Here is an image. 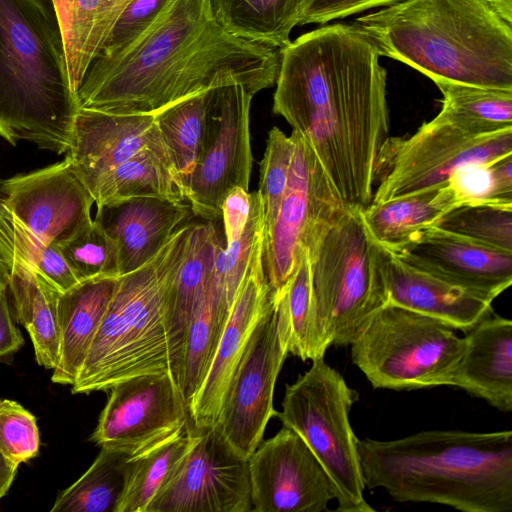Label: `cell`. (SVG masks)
Segmentation results:
<instances>
[{"label": "cell", "mask_w": 512, "mask_h": 512, "mask_svg": "<svg viewBox=\"0 0 512 512\" xmlns=\"http://www.w3.org/2000/svg\"><path fill=\"white\" fill-rule=\"evenodd\" d=\"M361 209L349 207L307 250L318 319L331 345H351L389 303L383 247Z\"/></svg>", "instance_id": "obj_7"}, {"label": "cell", "mask_w": 512, "mask_h": 512, "mask_svg": "<svg viewBox=\"0 0 512 512\" xmlns=\"http://www.w3.org/2000/svg\"><path fill=\"white\" fill-rule=\"evenodd\" d=\"M192 215L188 203L134 197L97 208L95 220L117 247L122 276L153 259Z\"/></svg>", "instance_id": "obj_22"}, {"label": "cell", "mask_w": 512, "mask_h": 512, "mask_svg": "<svg viewBox=\"0 0 512 512\" xmlns=\"http://www.w3.org/2000/svg\"><path fill=\"white\" fill-rule=\"evenodd\" d=\"M58 248L79 282L120 276L117 247L95 219L86 229L61 243Z\"/></svg>", "instance_id": "obj_40"}, {"label": "cell", "mask_w": 512, "mask_h": 512, "mask_svg": "<svg viewBox=\"0 0 512 512\" xmlns=\"http://www.w3.org/2000/svg\"><path fill=\"white\" fill-rule=\"evenodd\" d=\"M510 155L512 129L472 134L438 113L411 135L386 139L376 164L371 202L444 187L465 166Z\"/></svg>", "instance_id": "obj_10"}, {"label": "cell", "mask_w": 512, "mask_h": 512, "mask_svg": "<svg viewBox=\"0 0 512 512\" xmlns=\"http://www.w3.org/2000/svg\"><path fill=\"white\" fill-rule=\"evenodd\" d=\"M130 457L101 448L100 453L72 485L56 498L52 512H116L125 490Z\"/></svg>", "instance_id": "obj_36"}, {"label": "cell", "mask_w": 512, "mask_h": 512, "mask_svg": "<svg viewBox=\"0 0 512 512\" xmlns=\"http://www.w3.org/2000/svg\"><path fill=\"white\" fill-rule=\"evenodd\" d=\"M10 282V273L8 267L0 259V298L7 294Z\"/></svg>", "instance_id": "obj_50"}, {"label": "cell", "mask_w": 512, "mask_h": 512, "mask_svg": "<svg viewBox=\"0 0 512 512\" xmlns=\"http://www.w3.org/2000/svg\"><path fill=\"white\" fill-rule=\"evenodd\" d=\"M146 148L166 150L155 115L80 108L65 160L88 189L99 177Z\"/></svg>", "instance_id": "obj_20"}, {"label": "cell", "mask_w": 512, "mask_h": 512, "mask_svg": "<svg viewBox=\"0 0 512 512\" xmlns=\"http://www.w3.org/2000/svg\"><path fill=\"white\" fill-rule=\"evenodd\" d=\"M458 205L453 189L447 184L384 202H371L361 209V215L371 237L385 249L397 252L436 226Z\"/></svg>", "instance_id": "obj_26"}, {"label": "cell", "mask_w": 512, "mask_h": 512, "mask_svg": "<svg viewBox=\"0 0 512 512\" xmlns=\"http://www.w3.org/2000/svg\"><path fill=\"white\" fill-rule=\"evenodd\" d=\"M355 22L381 56L434 83L512 90V26L488 0H403Z\"/></svg>", "instance_id": "obj_4"}, {"label": "cell", "mask_w": 512, "mask_h": 512, "mask_svg": "<svg viewBox=\"0 0 512 512\" xmlns=\"http://www.w3.org/2000/svg\"><path fill=\"white\" fill-rule=\"evenodd\" d=\"M196 431L178 472L148 512H251L248 458L226 440L218 425Z\"/></svg>", "instance_id": "obj_15"}, {"label": "cell", "mask_w": 512, "mask_h": 512, "mask_svg": "<svg viewBox=\"0 0 512 512\" xmlns=\"http://www.w3.org/2000/svg\"><path fill=\"white\" fill-rule=\"evenodd\" d=\"M87 190L97 208L134 197L187 202L167 151L163 149L141 150L99 177Z\"/></svg>", "instance_id": "obj_29"}, {"label": "cell", "mask_w": 512, "mask_h": 512, "mask_svg": "<svg viewBox=\"0 0 512 512\" xmlns=\"http://www.w3.org/2000/svg\"><path fill=\"white\" fill-rule=\"evenodd\" d=\"M252 98L239 83L210 89L201 151L186 194L192 213L207 221L221 217L230 191L248 190L253 164Z\"/></svg>", "instance_id": "obj_12"}, {"label": "cell", "mask_w": 512, "mask_h": 512, "mask_svg": "<svg viewBox=\"0 0 512 512\" xmlns=\"http://www.w3.org/2000/svg\"><path fill=\"white\" fill-rule=\"evenodd\" d=\"M40 436L35 416L21 404L0 400V452L17 464L34 458Z\"/></svg>", "instance_id": "obj_43"}, {"label": "cell", "mask_w": 512, "mask_h": 512, "mask_svg": "<svg viewBox=\"0 0 512 512\" xmlns=\"http://www.w3.org/2000/svg\"><path fill=\"white\" fill-rule=\"evenodd\" d=\"M488 2L504 21L512 25V0H488Z\"/></svg>", "instance_id": "obj_49"}, {"label": "cell", "mask_w": 512, "mask_h": 512, "mask_svg": "<svg viewBox=\"0 0 512 512\" xmlns=\"http://www.w3.org/2000/svg\"><path fill=\"white\" fill-rule=\"evenodd\" d=\"M51 0H0V136L67 151L79 111Z\"/></svg>", "instance_id": "obj_5"}, {"label": "cell", "mask_w": 512, "mask_h": 512, "mask_svg": "<svg viewBox=\"0 0 512 512\" xmlns=\"http://www.w3.org/2000/svg\"><path fill=\"white\" fill-rule=\"evenodd\" d=\"M63 36L70 85L77 93L131 0H51Z\"/></svg>", "instance_id": "obj_28"}, {"label": "cell", "mask_w": 512, "mask_h": 512, "mask_svg": "<svg viewBox=\"0 0 512 512\" xmlns=\"http://www.w3.org/2000/svg\"><path fill=\"white\" fill-rule=\"evenodd\" d=\"M448 185L459 205H512V155L495 162L465 166L452 174Z\"/></svg>", "instance_id": "obj_41"}, {"label": "cell", "mask_w": 512, "mask_h": 512, "mask_svg": "<svg viewBox=\"0 0 512 512\" xmlns=\"http://www.w3.org/2000/svg\"><path fill=\"white\" fill-rule=\"evenodd\" d=\"M91 440L140 455L190 427L187 405L170 373L146 374L111 387Z\"/></svg>", "instance_id": "obj_14"}, {"label": "cell", "mask_w": 512, "mask_h": 512, "mask_svg": "<svg viewBox=\"0 0 512 512\" xmlns=\"http://www.w3.org/2000/svg\"><path fill=\"white\" fill-rule=\"evenodd\" d=\"M5 265L15 316L30 336L37 363L53 370L60 354L58 300L62 291L23 262L11 260Z\"/></svg>", "instance_id": "obj_27"}, {"label": "cell", "mask_w": 512, "mask_h": 512, "mask_svg": "<svg viewBox=\"0 0 512 512\" xmlns=\"http://www.w3.org/2000/svg\"><path fill=\"white\" fill-rule=\"evenodd\" d=\"M263 244L255 253L234 299L209 372L188 414L190 427L203 430L217 425L233 374L251 333L276 293L267 282Z\"/></svg>", "instance_id": "obj_18"}, {"label": "cell", "mask_w": 512, "mask_h": 512, "mask_svg": "<svg viewBox=\"0 0 512 512\" xmlns=\"http://www.w3.org/2000/svg\"><path fill=\"white\" fill-rule=\"evenodd\" d=\"M289 354L288 331L277 299L254 327L228 387L217 423L226 440L249 458L277 416L273 394Z\"/></svg>", "instance_id": "obj_13"}, {"label": "cell", "mask_w": 512, "mask_h": 512, "mask_svg": "<svg viewBox=\"0 0 512 512\" xmlns=\"http://www.w3.org/2000/svg\"><path fill=\"white\" fill-rule=\"evenodd\" d=\"M251 211V193L237 187L229 192L221 207L226 245L242 235Z\"/></svg>", "instance_id": "obj_46"}, {"label": "cell", "mask_w": 512, "mask_h": 512, "mask_svg": "<svg viewBox=\"0 0 512 512\" xmlns=\"http://www.w3.org/2000/svg\"><path fill=\"white\" fill-rule=\"evenodd\" d=\"M168 1L131 0L118 18L100 54L111 55L133 43L152 24Z\"/></svg>", "instance_id": "obj_44"}, {"label": "cell", "mask_w": 512, "mask_h": 512, "mask_svg": "<svg viewBox=\"0 0 512 512\" xmlns=\"http://www.w3.org/2000/svg\"><path fill=\"white\" fill-rule=\"evenodd\" d=\"M191 223L179 227L161 251L118 282L73 383L72 393L105 391L126 379L170 373L168 310L184 259Z\"/></svg>", "instance_id": "obj_6"}, {"label": "cell", "mask_w": 512, "mask_h": 512, "mask_svg": "<svg viewBox=\"0 0 512 512\" xmlns=\"http://www.w3.org/2000/svg\"><path fill=\"white\" fill-rule=\"evenodd\" d=\"M221 246L218 231L211 221L191 223L184 259L173 283L168 310L171 375L177 385L188 327L212 281Z\"/></svg>", "instance_id": "obj_24"}, {"label": "cell", "mask_w": 512, "mask_h": 512, "mask_svg": "<svg viewBox=\"0 0 512 512\" xmlns=\"http://www.w3.org/2000/svg\"><path fill=\"white\" fill-rule=\"evenodd\" d=\"M288 183L274 225L263 237V266L275 293L288 282L303 251L348 210L305 139L292 131Z\"/></svg>", "instance_id": "obj_11"}, {"label": "cell", "mask_w": 512, "mask_h": 512, "mask_svg": "<svg viewBox=\"0 0 512 512\" xmlns=\"http://www.w3.org/2000/svg\"><path fill=\"white\" fill-rule=\"evenodd\" d=\"M365 487L398 502L512 512V431L430 430L358 440Z\"/></svg>", "instance_id": "obj_3"}, {"label": "cell", "mask_w": 512, "mask_h": 512, "mask_svg": "<svg viewBox=\"0 0 512 512\" xmlns=\"http://www.w3.org/2000/svg\"><path fill=\"white\" fill-rule=\"evenodd\" d=\"M357 24L324 25L281 50L272 111L314 151L349 207L365 208L389 137L387 72Z\"/></svg>", "instance_id": "obj_1"}, {"label": "cell", "mask_w": 512, "mask_h": 512, "mask_svg": "<svg viewBox=\"0 0 512 512\" xmlns=\"http://www.w3.org/2000/svg\"><path fill=\"white\" fill-rule=\"evenodd\" d=\"M19 464L0 452V499L8 492L17 473Z\"/></svg>", "instance_id": "obj_48"}, {"label": "cell", "mask_w": 512, "mask_h": 512, "mask_svg": "<svg viewBox=\"0 0 512 512\" xmlns=\"http://www.w3.org/2000/svg\"><path fill=\"white\" fill-rule=\"evenodd\" d=\"M197 431L189 427L151 449L130 458L124 493L116 512H148L191 450Z\"/></svg>", "instance_id": "obj_31"}, {"label": "cell", "mask_w": 512, "mask_h": 512, "mask_svg": "<svg viewBox=\"0 0 512 512\" xmlns=\"http://www.w3.org/2000/svg\"><path fill=\"white\" fill-rule=\"evenodd\" d=\"M23 344L24 339L14 324L6 294L0 298V358L19 350Z\"/></svg>", "instance_id": "obj_47"}, {"label": "cell", "mask_w": 512, "mask_h": 512, "mask_svg": "<svg viewBox=\"0 0 512 512\" xmlns=\"http://www.w3.org/2000/svg\"><path fill=\"white\" fill-rule=\"evenodd\" d=\"M358 393L323 358L286 386L283 426L296 432L309 446L339 490L337 511L373 512L364 498V479L358 438L349 420Z\"/></svg>", "instance_id": "obj_9"}, {"label": "cell", "mask_w": 512, "mask_h": 512, "mask_svg": "<svg viewBox=\"0 0 512 512\" xmlns=\"http://www.w3.org/2000/svg\"><path fill=\"white\" fill-rule=\"evenodd\" d=\"M464 348L455 329L387 304L351 344V359L374 388L414 390L450 386Z\"/></svg>", "instance_id": "obj_8"}, {"label": "cell", "mask_w": 512, "mask_h": 512, "mask_svg": "<svg viewBox=\"0 0 512 512\" xmlns=\"http://www.w3.org/2000/svg\"><path fill=\"white\" fill-rule=\"evenodd\" d=\"M389 303L467 333L493 313L492 300L423 270L383 247Z\"/></svg>", "instance_id": "obj_21"}, {"label": "cell", "mask_w": 512, "mask_h": 512, "mask_svg": "<svg viewBox=\"0 0 512 512\" xmlns=\"http://www.w3.org/2000/svg\"><path fill=\"white\" fill-rule=\"evenodd\" d=\"M395 253L423 270L492 301L512 284V251L438 226L426 230L416 241Z\"/></svg>", "instance_id": "obj_19"}, {"label": "cell", "mask_w": 512, "mask_h": 512, "mask_svg": "<svg viewBox=\"0 0 512 512\" xmlns=\"http://www.w3.org/2000/svg\"><path fill=\"white\" fill-rule=\"evenodd\" d=\"M209 92L210 89L183 99L155 115L160 136L185 196L201 151Z\"/></svg>", "instance_id": "obj_35"}, {"label": "cell", "mask_w": 512, "mask_h": 512, "mask_svg": "<svg viewBox=\"0 0 512 512\" xmlns=\"http://www.w3.org/2000/svg\"><path fill=\"white\" fill-rule=\"evenodd\" d=\"M0 203L47 244L59 246L93 222L94 200L65 159L1 181Z\"/></svg>", "instance_id": "obj_17"}, {"label": "cell", "mask_w": 512, "mask_h": 512, "mask_svg": "<svg viewBox=\"0 0 512 512\" xmlns=\"http://www.w3.org/2000/svg\"><path fill=\"white\" fill-rule=\"evenodd\" d=\"M0 259L4 263L17 260L29 265L62 292L79 282L58 246L37 238L17 222L1 203Z\"/></svg>", "instance_id": "obj_37"}, {"label": "cell", "mask_w": 512, "mask_h": 512, "mask_svg": "<svg viewBox=\"0 0 512 512\" xmlns=\"http://www.w3.org/2000/svg\"><path fill=\"white\" fill-rule=\"evenodd\" d=\"M436 226L498 249L512 251V205H459L447 212Z\"/></svg>", "instance_id": "obj_39"}, {"label": "cell", "mask_w": 512, "mask_h": 512, "mask_svg": "<svg viewBox=\"0 0 512 512\" xmlns=\"http://www.w3.org/2000/svg\"><path fill=\"white\" fill-rule=\"evenodd\" d=\"M119 277L80 281L58 300L59 362L52 381L73 385L113 297Z\"/></svg>", "instance_id": "obj_25"}, {"label": "cell", "mask_w": 512, "mask_h": 512, "mask_svg": "<svg viewBox=\"0 0 512 512\" xmlns=\"http://www.w3.org/2000/svg\"><path fill=\"white\" fill-rule=\"evenodd\" d=\"M403 0H303L299 25L326 24L363 11Z\"/></svg>", "instance_id": "obj_45"}, {"label": "cell", "mask_w": 512, "mask_h": 512, "mask_svg": "<svg viewBox=\"0 0 512 512\" xmlns=\"http://www.w3.org/2000/svg\"><path fill=\"white\" fill-rule=\"evenodd\" d=\"M303 0H212L219 23L231 34L278 50L291 43Z\"/></svg>", "instance_id": "obj_30"}, {"label": "cell", "mask_w": 512, "mask_h": 512, "mask_svg": "<svg viewBox=\"0 0 512 512\" xmlns=\"http://www.w3.org/2000/svg\"><path fill=\"white\" fill-rule=\"evenodd\" d=\"M280 58L281 50L228 32L212 0H169L133 43L94 60L76 95L80 108L156 115L227 84L254 96L275 85Z\"/></svg>", "instance_id": "obj_2"}, {"label": "cell", "mask_w": 512, "mask_h": 512, "mask_svg": "<svg viewBox=\"0 0 512 512\" xmlns=\"http://www.w3.org/2000/svg\"><path fill=\"white\" fill-rule=\"evenodd\" d=\"M465 348L450 386L492 407L512 411V321L494 314L466 333Z\"/></svg>", "instance_id": "obj_23"}, {"label": "cell", "mask_w": 512, "mask_h": 512, "mask_svg": "<svg viewBox=\"0 0 512 512\" xmlns=\"http://www.w3.org/2000/svg\"><path fill=\"white\" fill-rule=\"evenodd\" d=\"M276 296L287 324L289 354L303 361L324 358L331 343L318 319L311 262L306 249L290 279Z\"/></svg>", "instance_id": "obj_33"}, {"label": "cell", "mask_w": 512, "mask_h": 512, "mask_svg": "<svg viewBox=\"0 0 512 512\" xmlns=\"http://www.w3.org/2000/svg\"><path fill=\"white\" fill-rule=\"evenodd\" d=\"M262 209L257 191L251 193V211L239 239L218 250L212 284L231 306L241 287L249 265L263 244Z\"/></svg>", "instance_id": "obj_38"}, {"label": "cell", "mask_w": 512, "mask_h": 512, "mask_svg": "<svg viewBox=\"0 0 512 512\" xmlns=\"http://www.w3.org/2000/svg\"><path fill=\"white\" fill-rule=\"evenodd\" d=\"M442 93L441 113L472 134L512 129V90L437 81Z\"/></svg>", "instance_id": "obj_34"}, {"label": "cell", "mask_w": 512, "mask_h": 512, "mask_svg": "<svg viewBox=\"0 0 512 512\" xmlns=\"http://www.w3.org/2000/svg\"><path fill=\"white\" fill-rule=\"evenodd\" d=\"M293 145L292 136H287L278 127L269 131L257 191L262 209L263 237L274 225L287 187Z\"/></svg>", "instance_id": "obj_42"}, {"label": "cell", "mask_w": 512, "mask_h": 512, "mask_svg": "<svg viewBox=\"0 0 512 512\" xmlns=\"http://www.w3.org/2000/svg\"><path fill=\"white\" fill-rule=\"evenodd\" d=\"M231 307L211 281L189 324L183 349L178 386L188 411L209 372Z\"/></svg>", "instance_id": "obj_32"}, {"label": "cell", "mask_w": 512, "mask_h": 512, "mask_svg": "<svg viewBox=\"0 0 512 512\" xmlns=\"http://www.w3.org/2000/svg\"><path fill=\"white\" fill-rule=\"evenodd\" d=\"M252 511L321 512L339 490L306 442L283 426L248 458Z\"/></svg>", "instance_id": "obj_16"}]
</instances>
